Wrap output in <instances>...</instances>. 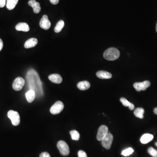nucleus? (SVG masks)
Here are the masks:
<instances>
[{
	"instance_id": "32",
	"label": "nucleus",
	"mask_w": 157,
	"mask_h": 157,
	"mask_svg": "<svg viewBox=\"0 0 157 157\" xmlns=\"http://www.w3.org/2000/svg\"><path fill=\"white\" fill-rule=\"evenodd\" d=\"M155 145H156V146L157 147V142H156V143H155Z\"/></svg>"
},
{
	"instance_id": "11",
	"label": "nucleus",
	"mask_w": 157,
	"mask_h": 157,
	"mask_svg": "<svg viewBox=\"0 0 157 157\" xmlns=\"http://www.w3.org/2000/svg\"><path fill=\"white\" fill-rule=\"evenodd\" d=\"M29 6L32 7L33 9V11L36 14H38L41 11V7L39 3L36 1L35 0H30L28 2Z\"/></svg>"
},
{
	"instance_id": "3",
	"label": "nucleus",
	"mask_w": 157,
	"mask_h": 157,
	"mask_svg": "<svg viewBox=\"0 0 157 157\" xmlns=\"http://www.w3.org/2000/svg\"><path fill=\"white\" fill-rule=\"evenodd\" d=\"M8 117L11 121L14 126H18L20 123V117L17 111L11 110L8 112Z\"/></svg>"
},
{
	"instance_id": "26",
	"label": "nucleus",
	"mask_w": 157,
	"mask_h": 157,
	"mask_svg": "<svg viewBox=\"0 0 157 157\" xmlns=\"http://www.w3.org/2000/svg\"><path fill=\"white\" fill-rule=\"evenodd\" d=\"M79 157H87V154L83 151H80L78 153Z\"/></svg>"
},
{
	"instance_id": "4",
	"label": "nucleus",
	"mask_w": 157,
	"mask_h": 157,
	"mask_svg": "<svg viewBox=\"0 0 157 157\" xmlns=\"http://www.w3.org/2000/svg\"><path fill=\"white\" fill-rule=\"evenodd\" d=\"M57 148L62 156H67L70 154V148L67 144L63 141H60L57 144Z\"/></svg>"
},
{
	"instance_id": "7",
	"label": "nucleus",
	"mask_w": 157,
	"mask_h": 157,
	"mask_svg": "<svg viewBox=\"0 0 157 157\" xmlns=\"http://www.w3.org/2000/svg\"><path fill=\"white\" fill-rule=\"evenodd\" d=\"M108 133V128L106 126L102 125L99 128L97 134V139L99 141H101Z\"/></svg>"
},
{
	"instance_id": "25",
	"label": "nucleus",
	"mask_w": 157,
	"mask_h": 157,
	"mask_svg": "<svg viewBox=\"0 0 157 157\" xmlns=\"http://www.w3.org/2000/svg\"><path fill=\"white\" fill-rule=\"evenodd\" d=\"M148 153L153 157H157V151L152 147H150L148 149Z\"/></svg>"
},
{
	"instance_id": "20",
	"label": "nucleus",
	"mask_w": 157,
	"mask_h": 157,
	"mask_svg": "<svg viewBox=\"0 0 157 157\" xmlns=\"http://www.w3.org/2000/svg\"><path fill=\"white\" fill-rule=\"evenodd\" d=\"M120 101L122 104L125 107H128L129 109L131 110H133L134 109V106L133 104L129 102L125 98L122 97L120 99Z\"/></svg>"
},
{
	"instance_id": "15",
	"label": "nucleus",
	"mask_w": 157,
	"mask_h": 157,
	"mask_svg": "<svg viewBox=\"0 0 157 157\" xmlns=\"http://www.w3.org/2000/svg\"><path fill=\"white\" fill-rule=\"evenodd\" d=\"M97 77L101 79H109L112 77V75L110 72L105 71H99L96 73Z\"/></svg>"
},
{
	"instance_id": "33",
	"label": "nucleus",
	"mask_w": 157,
	"mask_h": 157,
	"mask_svg": "<svg viewBox=\"0 0 157 157\" xmlns=\"http://www.w3.org/2000/svg\"><path fill=\"white\" fill-rule=\"evenodd\" d=\"M156 31L157 32V25H156Z\"/></svg>"
},
{
	"instance_id": "16",
	"label": "nucleus",
	"mask_w": 157,
	"mask_h": 157,
	"mask_svg": "<svg viewBox=\"0 0 157 157\" xmlns=\"http://www.w3.org/2000/svg\"><path fill=\"white\" fill-rule=\"evenodd\" d=\"M77 87L80 90H87L90 87V84L87 81H83L79 82L77 85Z\"/></svg>"
},
{
	"instance_id": "13",
	"label": "nucleus",
	"mask_w": 157,
	"mask_h": 157,
	"mask_svg": "<svg viewBox=\"0 0 157 157\" xmlns=\"http://www.w3.org/2000/svg\"><path fill=\"white\" fill-rule=\"evenodd\" d=\"M16 30L18 31H23L28 32L30 30L28 24L25 22H21L16 25Z\"/></svg>"
},
{
	"instance_id": "31",
	"label": "nucleus",
	"mask_w": 157,
	"mask_h": 157,
	"mask_svg": "<svg viewBox=\"0 0 157 157\" xmlns=\"http://www.w3.org/2000/svg\"><path fill=\"white\" fill-rule=\"evenodd\" d=\"M154 112L157 115V107L155 108L154 110Z\"/></svg>"
},
{
	"instance_id": "24",
	"label": "nucleus",
	"mask_w": 157,
	"mask_h": 157,
	"mask_svg": "<svg viewBox=\"0 0 157 157\" xmlns=\"http://www.w3.org/2000/svg\"><path fill=\"white\" fill-rule=\"evenodd\" d=\"M134 151L133 149L132 148H129L123 151L121 154L122 155L124 156H130L131 154H132Z\"/></svg>"
},
{
	"instance_id": "21",
	"label": "nucleus",
	"mask_w": 157,
	"mask_h": 157,
	"mask_svg": "<svg viewBox=\"0 0 157 157\" xmlns=\"http://www.w3.org/2000/svg\"><path fill=\"white\" fill-rule=\"evenodd\" d=\"M144 110L142 108H137L134 111V114L136 117L140 119L144 118Z\"/></svg>"
},
{
	"instance_id": "27",
	"label": "nucleus",
	"mask_w": 157,
	"mask_h": 157,
	"mask_svg": "<svg viewBox=\"0 0 157 157\" xmlns=\"http://www.w3.org/2000/svg\"><path fill=\"white\" fill-rule=\"evenodd\" d=\"M39 157H51L49 153L48 152H44L41 154V155L39 156Z\"/></svg>"
},
{
	"instance_id": "19",
	"label": "nucleus",
	"mask_w": 157,
	"mask_h": 157,
	"mask_svg": "<svg viewBox=\"0 0 157 157\" xmlns=\"http://www.w3.org/2000/svg\"><path fill=\"white\" fill-rule=\"evenodd\" d=\"M18 0H7L6 7L9 10H13L18 4Z\"/></svg>"
},
{
	"instance_id": "6",
	"label": "nucleus",
	"mask_w": 157,
	"mask_h": 157,
	"mask_svg": "<svg viewBox=\"0 0 157 157\" xmlns=\"http://www.w3.org/2000/svg\"><path fill=\"white\" fill-rule=\"evenodd\" d=\"M113 139L114 138L113 135L110 132L108 133L105 138L101 141L102 146L106 149H110L112 145Z\"/></svg>"
},
{
	"instance_id": "9",
	"label": "nucleus",
	"mask_w": 157,
	"mask_h": 157,
	"mask_svg": "<svg viewBox=\"0 0 157 157\" xmlns=\"http://www.w3.org/2000/svg\"><path fill=\"white\" fill-rule=\"evenodd\" d=\"M151 83L148 81H144L143 82H135L134 84V87L137 91L146 90L150 86Z\"/></svg>"
},
{
	"instance_id": "1",
	"label": "nucleus",
	"mask_w": 157,
	"mask_h": 157,
	"mask_svg": "<svg viewBox=\"0 0 157 157\" xmlns=\"http://www.w3.org/2000/svg\"><path fill=\"white\" fill-rule=\"evenodd\" d=\"M26 78L29 88L35 91L36 96L37 97L43 96L42 82L37 72L33 69H31L28 72Z\"/></svg>"
},
{
	"instance_id": "12",
	"label": "nucleus",
	"mask_w": 157,
	"mask_h": 157,
	"mask_svg": "<svg viewBox=\"0 0 157 157\" xmlns=\"http://www.w3.org/2000/svg\"><path fill=\"white\" fill-rule=\"evenodd\" d=\"M48 79L52 82L56 84H60L63 81V78L60 75L58 74H53L48 77Z\"/></svg>"
},
{
	"instance_id": "14",
	"label": "nucleus",
	"mask_w": 157,
	"mask_h": 157,
	"mask_svg": "<svg viewBox=\"0 0 157 157\" xmlns=\"http://www.w3.org/2000/svg\"><path fill=\"white\" fill-rule=\"evenodd\" d=\"M38 43L37 39L36 38H29L25 43L24 46L26 48H31L36 46Z\"/></svg>"
},
{
	"instance_id": "22",
	"label": "nucleus",
	"mask_w": 157,
	"mask_h": 157,
	"mask_svg": "<svg viewBox=\"0 0 157 157\" xmlns=\"http://www.w3.org/2000/svg\"><path fill=\"white\" fill-rule=\"evenodd\" d=\"M64 22L63 20H60L58 21L55 28V32L56 33H59L62 30L64 26Z\"/></svg>"
},
{
	"instance_id": "23",
	"label": "nucleus",
	"mask_w": 157,
	"mask_h": 157,
	"mask_svg": "<svg viewBox=\"0 0 157 157\" xmlns=\"http://www.w3.org/2000/svg\"><path fill=\"white\" fill-rule=\"evenodd\" d=\"M70 134L73 140L78 141L80 138V134L76 130H72L70 132Z\"/></svg>"
},
{
	"instance_id": "8",
	"label": "nucleus",
	"mask_w": 157,
	"mask_h": 157,
	"mask_svg": "<svg viewBox=\"0 0 157 157\" xmlns=\"http://www.w3.org/2000/svg\"><path fill=\"white\" fill-rule=\"evenodd\" d=\"M25 84V80L21 77H18L14 80L12 85V87L16 91H20L22 89Z\"/></svg>"
},
{
	"instance_id": "18",
	"label": "nucleus",
	"mask_w": 157,
	"mask_h": 157,
	"mask_svg": "<svg viewBox=\"0 0 157 157\" xmlns=\"http://www.w3.org/2000/svg\"><path fill=\"white\" fill-rule=\"evenodd\" d=\"M36 94L35 91L32 90H30L26 93V97L28 103H32L36 98Z\"/></svg>"
},
{
	"instance_id": "30",
	"label": "nucleus",
	"mask_w": 157,
	"mask_h": 157,
	"mask_svg": "<svg viewBox=\"0 0 157 157\" xmlns=\"http://www.w3.org/2000/svg\"><path fill=\"white\" fill-rule=\"evenodd\" d=\"M3 47V42L2 39L0 38V51L2 49Z\"/></svg>"
},
{
	"instance_id": "28",
	"label": "nucleus",
	"mask_w": 157,
	"mask_h": 157,
	"mask_svg": "<svg viewBox=\"0 0 157 157\" xmlns=\"http://www.w3.org/2000/svg\"><path fill=\"white\" fill-rule=\"evenodd\" d=\"M6 4V0H0V8H3Z\"/></svg>"
},
{
	"instance_id": "10",
	"label": "nucleus",
	"mask_w": 157,
	"mask_h": 157,
	"mask_svg": "<svg viewBox=\"0 0 157 157\" xmlns=\"http://www.w3.org/2000/svg\"><path fill=\"white\" fill-rule=\"evenodd\" d=\"M40 27L45 30H48L51 27V24L47 15H44L39 23Z\"/></svg>"
},
{
	"instance_id": "2",
	"label": "nucleus",
	"mask_w": 157,
	"mask_h": 157,
	"mask_svg": "<svg viewBox=\"0 0 157 157\" xmlns=\"http://www.w3.org/2000/svg\"><path fill=\"white\" fill-rule=\"evenodd\" d=\"M119 50L115 48H110L107 49L104 53V57L107 60L114 61L120 57Z\"/></svg>"
},
{
	"instance_id": "17",
	"label": "nucleus",
	"mask_w": 157,
	"mask_h": 157,
	"mask_svg": "<svg viewBox=\"0 0 157 157\" xmlns=\"http://www.w3.org/2000/svg\"><path fill=\"white\" fill-rule=\"evenodd\" d=\"M154 136L149 134H145L142 136L140 139V141L142 144H146L153 140Z\"/></svg>"
},
{
	"instance_id": "5",
	"label": "nucleus",
	"mask_w": 157,
	"mask_h": 157,
	"mask_svg": "<svg viewBox=\"0 0 157 157\" xmlns=\"http://www.w3.org/2000/svg\"><path fill=\"white\" fill-rule=\"evenodd\" d=\"M64 107V106L62 102L60 101H57L50 108V111L53 114H58L63 110Z\"/></svg>"
},
{
	"instance_id": "29",
	"label": "nucleus",
	"mask_w": 157,
	"mask_h": 157,
	"mask_svg": "<svg viewBox=\"0 0 157 157\" xmlns=\"http://www.w3.org/2000/svg\"><path fill=\"white\" fill-rule=\"evenodd\" d=\"M59 1H60V0H50V2L52 4H54V5L58 4L59 3Z\"/></svg>"
}]
</instances>
